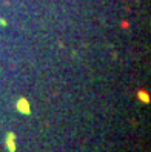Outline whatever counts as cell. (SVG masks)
Returning a JSON list of instances; mask_svg holds the SVG:
<instances>
[{"label":"cell","instance_id":"6da1fadb","mask_svg":"<svg viewBox=\"0 0 151 152\" xmlns=\"http://www.w3.org/2000/svg\"><path fill=\"white\" fill-rule=\"evenodd\" d=\"M14 134H8V140H6V146L10 149V152H15V145H14Z\"/></svg>","mask_w":151,"mask_h":152},{"label":"cell","instance_id":"7a4b0ae2","mask_svg":"<svg viewBox=\"0 0 151 152\" xmlns=\"http://www.w3.org/2000/svg\"><path fill=\"white\" fill-rule=\"evenodd\" d=\"M19 109L23 111V114H29V106H28V102L26 100H20L19 102Z\"/></svg>","mask_w":151,"mask_h":152}]
</instances>
